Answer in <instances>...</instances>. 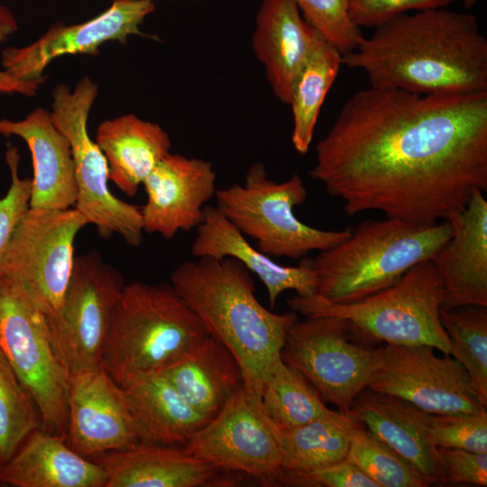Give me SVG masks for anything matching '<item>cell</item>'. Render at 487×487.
Wrapping results in <instances>:
<instances>
[{
    "instance_id": "obj_1",
    "label": "cell",
    "mask_w": 487,
    "mask_h": 487,
    "mask_svg": "<svg viewBox=\"0 0 487 487\" xmlns=\"http://www.w3.org/2000/svg\"><path fill=\"white\" fill-rule=\"evenodd\" d=\"M308 175L348 216L445 220L487 191V92L361 89L318 142Z\"/></svg>"
},
{
    "instance_id": "obj_2",
    "label": "cell",
    "mask_w": 487,
    "mask_h": 487,
    "mask_svg": "<svg viewBox=\"0 0 487 487\" xmlns=\"http://www.w3.org/2000/svg\"><path fill=\"white\" fill-rule=\"evenodd\" d=\"M342 65L372 87L419 95L487 92V39L478 19L444 8L403 14L374 28Z\"/></svg>"
},
{
    "instance_id": "obj_3",
    "label": "cell",
    "mask_w": 487,
    "mask_h": 487,
    "mask_svg": "<svg viewBox=\"0 0 487 487\" xmlns=\"http://www.w3.org/2000/svg\"><path fill=\"white\" fill-rule=\"evenodd\" d=\"M170 281L209 335L233 353L245 385L261 398L264 377L281 357L298 314H277L264 308L255 296L251 272L232 258L185 261L173 271Z\"/></svg>"
},
{
    "instance_id": "obj_4",
    "label": "cell",
    "mask_w": 487,
    "mask_h": 487,
    "mask_svg": "<svg viewBox=\"0 0 487 487\" xmlns=\"http://www.w3.org/2000/svg\"><path fill=\"white\" fill-rule=\"evenodd\" d=\"M451 234L446 219H367L343 242L308 260L317 275V294L345 304L384 289L416 264L431 261Z\"/></svg>"
},
{
    "instance_id": "obj_5",
    "label": "cell",
    "mask_w": 487,
    "mask_h": 487,
    "mask_svg": "<svg viewBox=\"0 0 487 487\" xmlns=\"http://www.w3.org/2000/svg\"><path fill=\"white\" fill-rule=\"evenodd\" d=\"M209 334L171 285H124L114 308L100 365L121 387L161 372Z\"/></svg>"
},
{
    "instance_id": "obj_6",
    "label": "cell",
    "mask_w": 487,
    "mask_h": 487,
    "mask_svg": "<svg viewBox=\"0 0 487 487\" xmlns=\"http://www.w3.org/2000/svg\"><path fill=\"white\" fill-rule=\"evenodd\" d=\"M444 299L440 275L431 261H424L393 285L354 302L338 304L314 294L296 295L287 303L307 317L346 320L352 335L365 343L425 345L449 354V338L440 320Z\"/></svg>"
},
{
    "instance_id": "obj_7",
    "label": "cell",
    "mask_w": 487,
    "mask_h": 487,
    "mask_svg": "<svg viewBox=\"0 0 487 487\" xmlns=\"http://www.w3.org/2000/svg\"><path fill=\"white\" fill-rule=\"evenodd\" d=\"M302 178L293 173L276 182L263 163L248 169L244 184L218 189L216 207L244 235L269 256L297 260L312 251L329 249L346 239L351 230H323L297 218L294 208L307 198Z\"/></svg>"
},
{
    "instance_id": "obj_8",
    "label": "cell",
    "mask_w": 487,
    "mask_h": 487,
    "mask_svg": "<svg viewBox=\"0 0 487 487\" xmlns=\"http://www.w3.org/2000/svg\"><path fill=\"white\" fill-rule=\"evenodd\" d=\"M97 95L98 85L87 76L73 89L58 84L51 93V115L70 143L78 188L75 208L101 236L118 234L128 245L137 247L144 232L141 208L112 194L107 185V160L87 133L88 116Z\"/></svg>"
},
{
    "instance_id": "obj_9",
    "label": "cell",
    "mask_w": 487,
    "mask_h": 487,
    "mask_svg": "<svg viewBox=\"0 0 487 487\" xmlns=\"http://www.w3.org/2000/svg\"><path fill=\"white\" fill-rule=\"evenodd\" d=\"M0 351L32 399L44 430L66 439L69 374L54 351L45 315L4 277Z\"/></svg>"
},
{
    "instance_id": "obj_10",
    "label": "cell",
    "mask_w": 487,
    "mask_h": 487,
    "mask_svg": "<svg viewBox=\"0 0 487 487\" xmlns=\"http://www.w3.org/2000/svg\"><path fill=\"white\" fill-rule=\"evenodd\" d=\"M352 338L341 317H307L290 326L280 351L285 363L349 418L354 400L369 388L383 362L382 345L372 347Z\"/></svg>"
},
{
    "instance_id": "obj_11",
    "label": "cell",
    "mask_w": 487,
    "mask_h": 487,
    "mask_svg": "<svg viewBox=\"0 0 487 487\" xmlns=\"http://www.w3.org/2000/svg\"><path fill=\"white\" fill-rule=\"evenodd\" d=\"M76 208H30L19 220L1 261V275L46 317L54 316L74 266V242L87 225Z\"/></svg>"
},
{
    "instance_id": "obj_12",
    "label": "cell",
    "mask_w": 487,
    "mask_h": 487,
    "mask_svg": "<svg viewBox=\"0 0 487 487\" xmlns=\"http://www.w3.org/2000/svg\"><path fill=\"white\" fill-rule=\"evenodd\" d=\"M124 287L119 270L97 253L75 257L58 312L45 316L51 342L69 374L100 366L113 311Z\"/></svg>"
},
{
    "instance_id": "obj_13",
    "label": "cell",
    "mask_w": 487,
    "mask_h": 487,
    "mask_svg": "<svg viewBox=\"0 0 487 487\" xmlns=\"http://www.w3.org/2000/svg\"><path fill=\"white\" fill-rule=\"evenodd\" d=\"M181 447L220 470L244 473L264 485L282 484L278 428L246 385Z\"/></svg>"
},
{
    "instance_id": "obj_14",
    "label": "cell",
    "mask_w": 487,
    "mask_h": 487,
    "mask_svg": "<svg viewBox=\"0 0 487 487\" xmlns=\"http://www.w3.org/2000/svg\"><path fill=\"white\" fill-rule=\"evenodd\" d=\"M430 345H382V365L371 391L398 397L430 414L486 410L464 366Z\"/></svg>"
},
{
    "instance_id": "obj_15",
    "label": "cell",
    "mask_w": 487,
    "mask_h": 487,
    "mask_svg": "<svg viewBox=\"0 0 487 487\" xmlns=\"http://www.w3.org/2000/svg\"><path fill=\"white\" fill-rule=\"evenodd\" d=\"M154 10L155 5L150 1L113 0L108 8L84 23L58 22L29 45L3 49L1 64L17 79L45 80L44 69L59 57L97 55L107 41L124 44L131 36H147L140 25Z\"/></svg>"
},
{
    "instance_id": "obj_16",
    "label": "cell",
    "mask_w": 487,
    "mask_h": 487,
    "mask_svg": "<svg viewBox=\"0 0 487 487\" xmlns=\"http://www.w3.org/2000/svg\"><path fill=\"white\" fill-rule=\"evenodd\" d=\"M66 439L85 457L141 443L124 389L101 365L69 374Z\"/></svg>"
},
{
    "instance_id": "obj_17",
    "label": "cell",
    "mask_w": 487,
    "mask_h": 487,
    "mask_svg": "<svg viewBox=\"0 0 487 487\" xmlns=\"http://www.w3.org/2000/svg\"><path fill=\"white\" fill-rule=\"evenodd\" d=\"M216 174L203 159L166 154L143 181L147 200L141 208L144 232L173 238L197 228L215 195Z\"/></svg>"
},
{
    "instance_id": "obj_18",
    "label": "cell",
    "mask_w": 487,
    "mask_h": 487,
    "mask_svg": "<svg viewBox=\"0 0 487 487\" xmlns=\"http://www.w3.org/2000/svg\"><path fill=\"white\" fill-rule=\"evenodd\" d=\"M476 189L468 203L450 213L448 241L431 259L443 282L442 308L487 307V200Z\"/></svg>"
},
{
    "instance_id": "obj_19",
    "label": "cell",
    "mask_w": 487,
    "mask_h": 487,
    "mask_svg": "<svg viewBox=\"0 0 487 487\" xmlns=\"http://www.w3.org/2000/svg\"><path fill=\"white\" fill-rule=\"evenodd\" d=\"M107 473L106 487L231 486L229 472L187 453L181 446L139 443L91 457Z\"/></svg>"
},
{
    "instance_id": "obj_20",
    "label": "cell",
    "mask_w": 487,
    "mask_h": 487,
    "mask_svg": "<svg viewBox=\"0 0 487 487\" xmlns=\"http://www.w3.org/2000/svg\"><path fill=\"white\" fill-rule=\"evenodd\" d=\"M0 134L22 138L28 145L33 167L29 207L62 210L75 205L78 195L70 143L42 107L24 118H0Z\"/></svg>"
},
{
    "instance_id": "obj_21",
    "label": "cell",
    "mask_w": 487,
    "mask_h": 487,
    "mask_svg": "<svg viewBox=\"0 0 487 487\" xmlns=\"http://www.w3.org/2000/svg\"><path fill=\"white\" fill-rule=\"evenodd\" d=\"M318 36L293 0H262L252 49L281 103L289 104L294 83Z\"/></svg>"
},
{
    "instance_id": "obj_22",
    "label": "cell",
    "mask_w": 487,
    "mask_h": 487,
    "mask_svg": "<svg viewBox=\"0 0 487 487\" xmlns=\"http://www.w3.org/2000/svg\"><path fill=\"white\" fill-rule=\"evenodd\" d=\"M350 418L413 464L432 485H447L425 411L398 397L369 389L354 400Z\"/></svg>"
},
{
    "instance_id": "obj_23",
    "label": "cell",
    "mask_w": 487,
    "mask_h": 487,
    "mask_svg": "<svg viewBox=\"0 0 487 487\" xmlns=\"http://www.w3.org/2000/svg\"><path fill=\"white\" fill-rule=\"evenodd\" d=\"M191 253L196 258H232L254 273L267 289L270 306L273 309L279 296L285 290H295L299 296L317 294V275L303 261L299 266H285L275 262L269 255L254 248L216 207L206 206L204 217L196 228Z\"/></svg>"
},
{
    "instance_id": "obj_24",
    "label": "cell",
    "mask_w": 487,
    "mask_h": 487,
    "mask_svg": "<svg viewBox=\"0 0 487 487\" xmlns=\"http://www.w3.org/2000/svg\"><path fill=\"white\" fill-rule=\"evenodd\" d=\"M65 438L39 428L0 464V482L14 487H106L107 473Z\"/></svg>"
},
{
    "instance_id": "obj_25",
    "label": "cell",
    "mask_w": 487,
    "mask_h": 487,
    "mask_svg": "<svg viewBox=\"0 0 487 487\" xmlns=\"http://www.w3.org/2000/svg\"><path fill=\"white\" fill-rule=\"evenodd\" d=\"M109 167V180L129 197L170 152L171 140L157 123L125 114L103 121L96 141Z\"/></svg>"
},
{
    "instance_id": "obj_26",
    "label": "cell",
    "mask_w": 487,
    "mask_h": 487,
    "mask_svg": "<svg viewBox=\"0 0 487 487\" xmlns=\"http://www.w3.org/2000/svg\"><path fill=\"white\" fill-rule=\"evenodd\" d=\"M122 388L141 443L183 446L209 421L181 396L162 372L139 377Z\"/></svg>"
},
{
    "instance_id": "obj_27",
    "label": "cell",
    "mask_w": 487,
    "mask_h": 487,
    "mask_svg": "<svg viewBox=\"0 0 487 487\" xmlns=\"http://www.w3.org/2000/svg\"><path fill=\"white\" fill-rule=\"evenodd\" d=\"M162 372L181 396L209 420L245 385L235 356L211 335Z\"/></svg>"
},
{
    "instance_id": "obj_28",
    "label": "cell",
    "mask_w": 487,
    "mask_h": 487,
    "mask_svg": "<svg viewBox=\"0 0 487 487\" xmlns=\"http://www.w3.org/2000/svg\"><path fill=\"white\" fill-rule=\"evenodd\" d=\"M342 66V54L320 35L301 69L292 88L291 143L304 155L310 147L325 98Z\"/></svg>"
},
{
    "instance_id": "obj_29",
    "label": "cell",
    "mask_w": 487,
    "mask_h": 487,
    "mask_svg": "<svg viewBox=\"0 0 487 487\" xmlns=\"http://www.w3.org/2000/svg\"><path fill=\"white\" fill-rule=\"evenodd\" d=\"M354 422L335 411L291 430L278 429L284 474L310 472L346 459Z\"/></svg>"
},
{
    "instance_id": "obj_30",
    "label": "cell",
    "mask_w": 487,
    "mask_h": 487,
    "mask_svg": "<svg viewBox=\"0 0 487 487\" xmlns=\"http://www.w3.org/2000/svg\"><path fill=\"white\" fill-rule=\"evenodd\" d=\"M262 409L281 431L299 427L335 411L328 409L315 387L295 368L275 361L261 391Z\"/></svg>"
},
{
    "instance_id": "obj_31",
    "label": "cell",
    "mask_w": 487,
    "mask_h": 487,
    "mask_svg": "<svg viewBox=\"0 0 487 487\" xmlns=\"http://www.w3.org/2000/svg\"><path fill=\"white\" fill-rule=\"evenodd\" d=\"M449 354L468 372L481 404L487 408V307L467 305L440 310Z\"/></svg>"
},
{
    "instance_id": "obj_32",
    "label": "cell",
    "mask_w": 487,
    "mask_h": 487,
    "mask_svg": "<svg viewBox=\"0 0 487 487\" xmlns=\"http://www.w3.org/2000/svg\"><path fill=\"white\" fill-rule=\"evenodd\" d=\"M346 459L378 487H428L431 482L413 464L355 421Z\"/></svg>"
},
{
    "instance_id": "obj_33",
    "label": "cell",
    "mask_w": 487,
    "mask_h": 487,
    "mask_svg": "<svg viewBox=\"0 0 487 487\" xmlns=\"http://www.w3.org/2000/svg\"><path fill=\"white\" fill-rule=\"evenodd\" d=\"M41 422L32 399L0 351V464Z\"/></svg>"
},
{
    "instance_id": "obj_34",
    "label": "cell",
    "mask_w": 487,
    "mask_h": 487,
    "mask_svg": "<svg viewBox=\"0 0 487 487\" xmlns=\"http://www.w3.org/2000/svg\"><path fill=\"white\" fill-rule=\"evenodd\" d=\"M302 17L342 55L354 51L363 36L348 14L349 0H293Z\"/></svg>"
},
{
    "instance_id": "obj_35",
    "label": "cell",
    "mask_w": 487,
    "mask_h": 487,
    "mask_svg": "<svg viewBox=\"0 0 487 487\" xmlns=\"http://www.w3.org/2000/svg\"><path fill=\"white\" fill-rule=\"evenodd\" d=\"M426 420L437 447H455L487 453V411L430 414Z\"/></svg>"
},
{
    "instance_id": "obj_36",
    "label": "cell",
    "mask_w": 487,
    "mask_h": 487,
    "mask_svg": "<svg viewBox=\"0 0 487 487\" xmlns=\"http://www.w3.org/2000/svg\"><path fill=\"white\" fill-rule=\"evenodd\" d=\"M5 157L11 174V183L6 195L0 198V278L3 254L16 225L29 209L32 188V179H23L19 175L18 148L8 145Z\"/></svg>"
},
{
    "instance_id": "obj_37",
    "label": "cell",
    "mask_w": 487,
    "mask_h": 487,
    "mask_svg": "<svg viewBox=\"0 0 487 487\" xmlns=\"http://www.w3.org/2000/svg\"><path fill=\"white\" fill-rule=\"evenodd\" d=\"M455 0H349L352 23L361 28H376L409 11L444 8Z\"/></svg>"
},
{
    "instance_id": "obj_38",
    "label": "cell",
    "mask_w": 487,
    "mask_h": 487,
    "mask_svg": "<svg viewBox=\"0 0 487 487\" xmlns=\"http://www.w3.org/2000/svg\"><path fill=\"white\" fill-rule=\"evenodd\" d=\"M282 483L304 487H378L347 459L310 472L286 473Z\"/></svg>"
},
{
    "instance_id": "obj_39",
    "label": "cell",
    "mask_w": 487,
    "mask_h": 487,
    "mask_svg": "<svg viewBox=\"0 0 487 487\" xmlns=\"http://www.w3.org/2000/svg\"><path fill=\"white\" fill-rule=\"evenodd\" d=\"M447 485H487V453L455 447H438Z\"/></svg>"
},
{
    "instance_id": "obj_40",
    "label": "cell",
    "mask_w": 487,
    "mask_h": 487,
    "mask_svg": "<svg viewBox=\"0 0 487 487\" xmlns=\"http://www.w3.org/2000/svg\"><path fill=\"white\" fill-rule=\"evenodd\" d=\"M19 28L18 22L9 7L0 5V42L5 41ZM44 80L23 81L5 69L0 70V94H19L28 97L36 96Z\"/></svg>"
},
{
    "instance_id": "obj_41",
    "label": "cell",
    "mask_w": 487,
    "mask_h": 487,
    "mask_svg": "<svg viewBox=\"0 0 487 487\" xmlns=\"http://www.w3.org/2000/svg\"><path fill=\"white\" fill-rule=\"evenodd\" d=\"M479 0H463L464 8L466 10L473 7Z\"/></svg>"
},
{
    "instance_id": "obj_42",
    "label": "cell",
    "mask_w": 487,
    "mask_h": 487,
    "mask_svg": "<svg viewBox=\"0 0 487 487\" xmlns=\"http://www.w3.org/2000/svg\"><path fill=\"white\" fill-rule=\"evenodd\" d=\"M143 1H150V2H154L155 0H143Z\"/></svg>"
}]
</instances>
